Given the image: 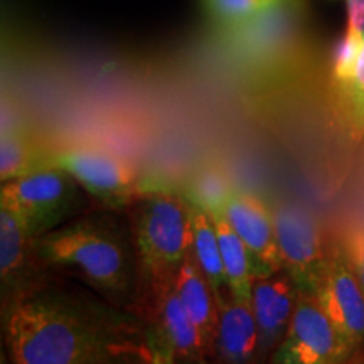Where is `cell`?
<instances>
[{
	"label": "cell",
	"mask_w": 364,
	"mask_h": 364,
	"mask_svg": "<svg viewBox=\"0 0 364 364\" xmlns=\"http://www.w3.org/2000/svg\"><path fill=\"white\" fill-rule=\"evenodd\" d=\"M346 9H348L346 34L364 39V0H346Z\"/></svg>",
	"instance_id": "cell-22"
},
{
	"label": "cell",
	"mask_w": 364,
	"mask_h": 364,
	"mask_svg": "<svg viewBox=\"0 0 364 364\" xmlns=\"http://www.w3.org/2000/svg\"><path fill=\"white\" fill-rule=\"evenodd\" d=\"M147 344L150 364H179V359H177L169 341L164 338L162 332L152 324H147Z\"/></svg>",
	"instance_id": "cell-21"
},
{
	"label": "cell",
	"mask_w": 364,
	"mask_h": 364,
	"mask_svg": "<svg viewBox=\"0 0 364 364\" xmlns=\"http://www.w3.org/2000/svg\"><path fill=\"white\" fill-rule=\"evenodd\" d=\"M300 290L287 272L253 280L252 309L258 327V364H267L272 353L284 339Z\"/></svg>",
	"instance_id": "cell-10"
},
{
	"label": "cell",
	"mask_w": 364,
	"mask_h": 364,
	"mask_svg": "<svg viewBox=\"0 0 364 364\" xmlns=\"http://www.w3.org/2000/svg\"><path fill=\"white\" fill-rule=\"evenodd\" d=\"M179 364H220L215 359H209V358H204V359H198V361H179Z\"/></svg>",
	"instance_id": "cell-24"
},
{
	"label": "cell",
	"mask_w": 364,
	"mask_h": 364,
	"mask_svg": "<svg viewBox=\"0 0 364 364\" xmlns=\"http://www.w3.org/2000/svg\"><path fill=\"white\" fill-rule=\"evenodd\" d=\"M218 300L220 318L213 359L220 364H258V327L252 304L226 290Z\"/></svg>",
	"instance_id": "cell-13"
},
{
	"label": "cell",
	"mask_w": 364,
	"mask_h": 364,
	"mask_svg": "<svg viewBox=\"0 0 364 364\" xmlns=\"http://www.w3.org/2000/svg\"><path fill=\"white\" fill-rule=\"evenodd\" d=\"M0 311L7 364H150L144 318L66 275L48 272Z\"/></svg>",
	"instance_id": "cell-1"
},
{
	"label": "cell",
	"mask_w": 364,
	"mask_h": 364,
	"mask_svg": "<svg viewBox=\"0 0 364 364\" xmlns=\"http://www.w3.org/2000/svg\"><path fill=\"white\" fill-rule=\"evenodd\" d=\"M272 213L284 272L300 292L316 295L329 262L331 241L324 238L316 216L300 204H275Z\"/></svg>",
	"instance_id": "cell-5"
},
{
	"label": "cell",
	"mask_w": 364,
	"mask_h": 364,
	"mask_svg": "<svg viewBox=\"0 0 364 364\" xmlns=\"http://www.w3.org/2000/svg\"><path fill=\"white\" fill-rule=\"evenodd\" d=\"M344 364H364V351H358L354 353L351 358L348 359Z\"/></svg>",
	"instance_id": "cell-23"
},
{
	"label": "cell",
	"mask_w": 364,
	"mask_h": 364,
	"mask_svg": "<svg viewBox=\"0 0 364 364\" xmlns=\"http://www.w3.org/2000/svg\"><path fill=\"white\" fill-rule=\"evenodd\" d=\"M208 211L213 218V223H215L218 240H220L228 292L241 302L250 304L253 292V275L247 248L228 221L223 204L208 208Z\"/></svg>",
	"instance_id": "cell-16"
},
{
	"label": "cell",
	"mask_w": 364,
	"mask_h": 364,
	"mask_svg": "<svg viewBox=\"0 0 364 364\" xmlns=\"http://www.w3.org/2000/svg\"><path fill=\"white\" fill-rule=\"evenodd\" d=\"M316 299L346 343L356 353L364 351V294L339 238L331 240L329 262Z\"/></svg>",
	"instance_id": "cell-8"
},
{
	"label": "cell",
	"mask_w": 364,
	"mask_h": 364,
	"mask_svg": "<svg viewBox=\"0 0 364 364\" xmlns=\"http://www.w3.org/2000/svg\"><path fill=\"white\" fill-rule=\"evenodd\" d=\"M48 272L19 218L0 206V306L21 295Z\"/></svg>",
	"instance_id": "cell-12"
},
{
	"label": "cell",
	"mask_w": 364,
	"mask_h": 364,
	"mask_svg": "<svg viewBox=\"0 0 364 364\" xmlns=\"http://www.w3.org/2000/svg\"><path fill=\"white\" fill-rule=\"evenodd\" d=\"M149 287L176 277L191 250L188 199L164 189H144L127 209Z\"/></svg>",
	"instance_id": "cell-3"
},
{
	"label": "cell",
	"mask_w": 364,
	"mask_h": 364,
	"mask_svg": "<svg viewBox=\"0 0 364 364\" xmlns=\"http://www.w3.org/2000/svg\"><path fill=\"white\" fill-rule=\"evenodd\" d=\"M338 115L353 140L364 136V41L348 78L332 85Z\"/></svg>",
	"instance_id": "cell-18"
},
{
	"label": "cell",
	"mask_w": 364,
	"mask_h": 364,
	"mask_svg": "<svg viewBox=\"0 0 364 364\" xmlns=\"http://www.w3.org/2000/svg\"><path fill=\"white\" fill-rule=\"evenodd\" d=\"M339 241L343 243L349 265H351L354 277H356L358 284L364 294V228H349V230L344 231Z\"/></svg>",
	"instance_id": "cell-20"
},
{
	"label": "cell",
	"mask_w": 364,
	"mask_h": 364,
	"mask_svg": "<svg viewBox=\"0 0 364 364\" xmlns=\"http://www.w3.org/2000/svg\"><path fill=\"white\" fill-rule=\"evenodd\" d=\"M49 166L70 172L102 208L127 211L144 191L135 171L102 149L56 150L49 156Z\"/></svg>",
	"instance_id": "cell-6"
},
{
	"label": "cell",
	"mask_w": 364,
	"mask_h": 364,
	"mask_svg": "<svg viewBox=\"0 0 364 364\" xmlns=\"http://www.w3.org/2000/svg\"><path fill=\"white\" fill-rule=\"evenodd\" d=\"M223 209L247 248L253 280L284 270L272 209L257 196L235 188L228 191Z\"/></svg>",
	"instance_id": "cell-9"
},
{
	"label": "cell",
	"mask_w": 364,
	"mask_h": 364,
	"mask_svg": "<svg viewBox=\"0 0 364 364\" xmlns=\"http://www.w3.org/2000/svg\"><path fill=\"white\" fill-rule=\"evenodd\" d=\"M49 150L41 149L21 130L2 132V145H0V182L19 179L33 172L48 169Z\"/></svg>",
	"instance_id": "cell-17"
},
{
	"label": "cell",
	"mask_w": 364,
	"mask_h": 364,
	"mask_svg": "<svg viewBox=\"0 0 364 364\" xmlns=\"http://www.w3.org/2000/svg\"><path fill=\"white\" fill-rule=\"evenodd\" d=\"M176 289L189 317L193 318L194 326L201 334L208 358L213 359L220 309H218L216 295L201 268L196 263L191 250L176 275Z\"/></svg>",
	"instance_id": "cell-14"
},
{
	"label": "cell",
	"mask_w": 364,
	"mask_h": 364,
	"mask_svg": "<svg viewBox=\"0 0 364 364\" xmlns=\"http://www.w3.org/2000/svg\"><path fill=\"white\" fill-rule=\"evenodd\" d=\"M46 270L66 275L144 318L147 282L127 211L95 206L34 240Z\"/></svg>",
	"instance_id": "cell-2"
},
{
	"label": "cell",
	"mask_w": 364,
	"mask_h": 364,
	"mask_svg": "<svg viewBox=\"0 0 364 364\" xmlns=\"http://www.w3.org/2000/svg\"><path fill=\"white\" fill-rule=\"evenodd\" d=\"M354 353L316 295L300 292L289 329L267 364H344Z\"/></svg>",
	"instance_id": "cell-7"
},
{
	"label": "cell",
	"mask_w": 364,
	"mask_h": 364,
	"mask_svg": "<svg viewBox=\"0 0 364 364\" xmlns=\"http://www.w3.org/2000/svg\"><path fill=\"white\" fill-rule=\"evenodd\" d=\"M188 211L191 223V253L211 285L216 299H220L226 294L228 287L216 226L208 209L199 203L188 199Z\"/></svg>",
	"instance_id": "cell-15"
},
{
	"label": "cell",
	"mask_w": 364,
	"mask_h": 364,
	"mask_svg": "<svg viewBox=\"0 0 364 364\" xmlns=\"http://www.w3.org/2000/svg\"><path fill=\"white\" fill-rule=\"evenodd\" d=\"M144 321L162 332L179 361H198L208 358L201 334L177 294L176 277L149 287Z\"/></svg>",
	"instance_id": "cell-11"
},
{
	"label": "cell",
	"mask_w": 364,
	"mask_h": 364,
	"mask_svg": "<svg viewBox=\"0 0 364 364\" xmlns=\"http://www.w3.org/2000/svg\"><path fill=\"white\" fill-rule=\"evenodd\" d=\"M0 206L11 209L36 240L98 204L70 172L48 167L2 184Z\"/></svg>",
	"instance_id": "cell-4"
},
{
	"label": "cell",
	"mask_w": 364,
	"mask_h": 364,
	"mask_svg": "<svg viewBox=\"0 0 364 364\" xmlns=\"http://www.w3.org/2000/svg\"><path fill=\"white\" fill-rule=\"evenodd\" d=\"M284 0H199L208 24L228 38Z\"/></svg>",
	"instance_id": "cell-19"
}]
</instances>
